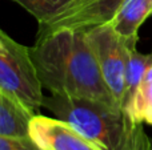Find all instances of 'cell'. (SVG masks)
Here are the masks:
<instances>
[{"label":"cell","mask_w":152,"mask_h":150,"mask_svg":"<svg viewBox=\"0 0 152 150\" xmlns=\"http://www.w3.org/2000/svg\"><path fill=\"white\" fill-rule=\"evenodd\" d=\"M29 55L43 88L51 94L119 106L103 79L84 29L63 28L37 37Z\"/></svg>","instance_id":"cell-1"},{"label":"cell","mask_w":152,"mask_h":150,"mask_svg":"<svg viewBox=\"0 0 152 150\" xmlns=\"http://www.w3.org/2000/svg\"><path fill=\"white\" fill-rule=\"evenodd\" d=\"M43 108L71 124L103 150H152L143 124L119 106L51 94L44 96Z\"/></svg>","instance_id":"cell-2"},{"label":"cell","mask_w":152,"mask_h":150,"mask_svg":"<svg viewBox=\"0 0 152 150\" xmlns=\"http://www.w3.org/2000/svg\"><path fill=\"white\" fill-rule=\"evenodd\" d=\"M0 88L36 112L43 106V85L29 48L0 29Z\"/></svg>","instance_id":"cell-3"},{"label":"cell","mask_w":152,"mask_h":150,"mask_svg":"<svg viewBox=\"0 0 152 150\" xmlns=\"http://www.w3.org/2000/svg\"><path fill=\"white\" fill-rule=\"evenodd\" d=\"M84 31L108 89L116 104L123 108L128 60V47L126 41L116 33L111 23L91 27Z\"/></svg>","instance_id":"cell-4"},{"label":"cell","mask_w":152,"mask_h":150,"mask_svg":"<svg viewBox=\"0 0 152 150\" xmlns=\"http://www.w3.org/2000/svg\"><path fill=\"white\" fill-rule=\"evenodd\" d=\"M126 0H72L55 19L39 25L37 37L63 28L88 29L110 23Z\"/></svg>","instance_id":"cell-5"},{"label":"cell","mask_w":152,"mask_h":150,"mask_svg":"<svg viewBox=\"0 0 152 150\" xmlns=\"http://www.w3.org/2000/svg\"><path fill=\"white\" fill-rule=\"evenodd\" d=\"M29 137L43 150H103L67 121L35 114Z\"/></svg>","instance_id":"cell-6"},{"label":"cell","mask_w":152,"mask_h":150,"mask_svg":"<svg viewBox=\"0 0 152 150\" xmlns=\"http://www.w3.org/2000/svg\"><path fill=\"white\" fill-rule=\"evenodd\" d=\"M152 13V0H126L110 21L128 47H136L139 28Z\"/></svg>","instance_id":"cell-7"},{"label":"cell","mask_w":152,"mask_h":150,"mask_svg":"<svg viewBox=\"0 0 152 150\" xmlns=\"http://www.w3.org/2000/svg\"><path fill=\"white\" fill-rule=\"evenodd\" d=\"M35 112L0 88V136L29 137V124Z\"/></svg>","instance_id":"cell-8"},{"label":"cell","mask_w":152,"mask_h":150,"mask_svg":"<svg viewBox=\"0 0 152 150\" xmlns=\"http://www.w3.org/2000/svg\"><path fill=\"white\" fill-rule=\"evenodd\" d=\"M128 47V45H127ZM152 68V50L150 53H140L136 47H128V60L126 72V92H124L123 109L129 114L136 90L147 71Z\"/></svg>","instance_id":"cell-9"},{"label":"cell","mask_w":152,"mask_h":150,"mask_svg":"<svg viewBox=\"0 0 152 150\" xmlns=\"http://www.w3.org/2000/svg\"><path fill=\"white\" fill-rule=\"evenodd\" d=\"M129 116L137 122L152 125V68L147 71L137 88Z\"/></svg>","instance_id":"cell-10"},{"label":"cell","mask_w":152,"mask_h":150,"mask_svg":"<svg viewBox=\"0 0 152 150\" xmlns=\"http://www.w3.org/2000/svg\"><path fill=\"white\" fill-rule=\"evenodd\" d=\"M28 11L37 20L39 25L45 24L60 15L72 0H12Z\"/></svg>","instance_id":"cell-11"},{"label":"cell","mask_w":152,"mask_h":150,"mask_svg":"<svg viewBox=\"0 0 152 150\" xmlns=\"http://www.w3.org/2000/svg\"><path fill=\"white\" fill-rule=\"evenodd\" d=\"M0 150H43L32 140L27 138H13L0 136Z\"/></svg>","instance_id":"cell-12"}]
</instances>
